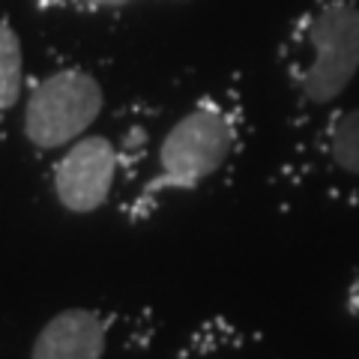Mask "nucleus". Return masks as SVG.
Listing matches in <instances>:
<instances>
[{
	"label": "nucleus",
	"instance_id": "nucleus-7",
	"mask_svg": "<svg viewBox=\"0 0 359 359\" xmlns=\"http://www.w3.org/2000/svg\"><path fill=\"white\" fill-rule=\"evenodd\" d=\"M257 347L261 344L249 330L224 318H212L198 323L171 359H261Z\"/></svg>",
	"mask_w": 359,
	"mask_h": 359
},
{
	"label": "nucleus",
	"instance_id": "nucleus-2",
	"mask_svg": "<svg viewBox=\"0 0 359 359\" xmlns=\"http://www.w3.org/2000/svg\"><path fill=\"white\" fill-rule=\"evenodd\" d=\"M276 63L297 117H327L359 78V0L302 4L278 36Z\"/></svg>",
	"mask_w": 359,
	"mask_h": 359
},
{
	"label": "nucleus",
	"instance_id": "nucleus-5",
	"mask_svg": "<svg viewBox=\"0 0 359 359\" xmlns=\"http://www.w3.org/2000/svg\"><path fill=\"white\" fill-rule=\"evenodd\" d=\"M120 335V314L90 306L54 311L30 341L27 359H111Z\"/></svg>",
	"mask_w": 359,
	"mask_h": 359
},
{
	"label": "nucleus",
	"instance_id": "nucleus-6",
	"mask_svg": "<svg viewBox=\"0 0 359 359\" xmlns=\"http://www.w3.org/2000/svg\"><path fill=\"white\" fill-rule=\"evenodd\" d=\"M314 171L335 186H359V102L332 108L311 126Z\"/></svg>",
	"mask_w": 359,
	"mask_h": 359
},
{
	"label": "nucleus",
	"instance_id": "nucleus-4",
	"mask_svg": "<svg viewBox=\"0 0 359 359\" xmlns=\"http://www.w3.org/2000/svg\"><path fill=\"white\" fill-rule=\"evenodd\" d=\"M126 147L105 132H87L57 153L51 189L57 204L72 216H93L114 201L123 174L129 171Z\"/></svg>",
	"mask_w": 359,
	"mask_h": 359
},
{
	"label": "nucleus",
	"instance_id": "nucleus-3",
	"mask_svg": "<svg viewBox=\"0 0 359 359\" xmlns=\"http://www.w3.org/2000/svg\"><path fill=\"white\" fill-rule=\"evenodd\" d=\"M105 87L84 66H63L39 78L21 102V132L33 150L60 153L96 129Z\"/></svg>",
	"mask_w": 359,
	"mask_h": 359
},
{
	"label": "nucleus",
	"instance_id": "nucleus-8",
	"mask_svg": "<svg viewBox=\"0 0 359 359\" xmlns=\"http://www.w3.org/2000/svg\"><path fill=\"white\" fill-rule=\"evenodd\" d=\"M25 42L13 21L0 18V114H9L18 102H25Z\"/></svg>",
	"mask_w": 359,
	"mask_h": 359
},
{
	"label": "nucleus",
	"instance_id": "nucleus-1",
	"mask_svg": "<svg viewBox=\"0 0 359 359\" xmlns=\"http://www.w3.org/2000/svg\"><path fill=\"white\" fill-rule=\"evenodd\" d=\"M245 138L249 117L237 90L212 87L195 93L162 123L156 138L141 153L126 216L132 222H147L171 201L204 192L237 165Z\"/></svg>",
	"mask_w": 359,
	"mask_h": 359
},
{
	"label": "nucleus",
	"instance_id": "nucleus-9",
	"mask_svg": "<svg viewBox=\"0 0 359 359\" xmlns=\"http://www.w3.org/2000/svg\"><path fill=\"white\" fill-rule=\"evenodd\" d=\"M63 4L72 9H81V13H114V9L132 6L138 0H63Z\"/></svg>",
	"mask_w": 359,
	"mask_h": 359
}]
</instances>
